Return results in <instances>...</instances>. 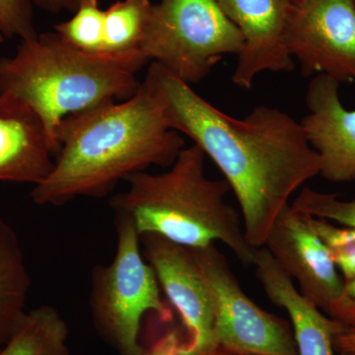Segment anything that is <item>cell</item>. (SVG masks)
I'll return each instance as SVG.
<instances>
[{
	"label": "cell",
	"mask_w": 355,
	"mask_h": 355,
	"mask_svg": "<svg viewBox=\"0 0 355 355\" xmlns=\"http://www.w3.org/2000/svg\"><path fill=\"white\" fill-rule=\"evenodd\" d=\"M286 44L303 76L355 81L354 0H305L292 6Z\"/></svg>",
	"instance_id": "cell-8"
},
{
	"label": "cell",
	"mask_w": 355,
	"mask_h": 355,
	"mask_svg": "<svg viewBox=\"0 0 355 355\" xmlns=\"http://www.w3.org/2000/svg\"><path fill=\"white\" fill-rule=\"evenodd\" d=\"M291 205L307 216L355 228V200L345 202L338 200L336 195L304 188Z\"/></svg>",
	"instance_id": "cell-20"
},
{
	"label": "cell",
	"mask_w": 355,
	"mask_h": 355,
	"mask_svg": "<svg viewBox=\"0 0 355 355\" xmlns=\"http://www.w3.org/2000/svg\"><path fill=\"white\" fill-rule=\"evenodd\" d=\"M33 0H0V43L37 36L33 21Z\"/></svg>",
	"instance_id": "cell-21"
},
{
	"label": "cell",
	"mask_w": 355,
	"mask_h": 355,
	"mask_svg": "<svg viewBox=\"0 0 355 355\" xmlns=\"http://www.w3.org/2000/svg\"><path fill=\"white\" fill-rule=\"evenodd\" d=\"M191 250L211 296L216 349L250 355H298L291 324L248 297L216 245Z\"/></svg>",
	"instance_id": "cell-7"
},
{
	"label": "cell",
	"mask_w": 355,
	"mask_h": 355,
	"mask_svg": "<svg viewBox=\"0 0 355 355\" xmlns=\"http://www.w3.org/2000/svg\"><path fill=\"white\" fill-rule=\"evenodd\" d=\"M242 46L241 32L216 0H160L151 9L140 51L191 85Z\"/></svg>",
	"instance_id": "cell-6"
},
{
	"label": "cell",
	"mask_w": 355,
	"mask_h": 355,
	"mask_svg": "<svg viewBox=\"0 0 355 355\" xmlns=\"http://www.w3.org/2000/svg\"><path fill=\"white\" fill-rule=\"evenodd\" d=\"M147 62L141 53H83L55 32L43 33L21 41L12 58L0 60V94L15 98L38 114L55 157L60 123L71 114L132 97L141 84L135 74Z\"/></svg>",
	"instance_id": "cell-4"
},
{
	"label": "cell",
	"mask_w": 355,
	"mask_h": 355,
	"mask_svg": "<svg viewBox=\"0 0 355 355\" xmlns=\"http://www.w3.org/2000/svg\"><path fill=\"white\" fill-rule=\"evenodd\" d=\"M340 83L326 74L311 79L305 96L309 114L300 125L319 155V175L331 183H349L355 180V110L343 106Z\"/></svg>",
	"instance_id": "cell-12"
},
{
	"label": "cell",
	"mask_w": 355,
	"mask_h": 355,
	"mask_svg": "<svg viewBox=\"0 0 355 355\" xmlns=\"http://www.w3.org/2000/svg\"><path fill=\"white\" fill-rule=\"evenodd\" d=\"M354 4H355V0H354Z\"/></svg>",
	"instance_id": "cell-28"
},
{
	"label": "cell",
	"mask_w": 355,
	"mask_h": 355,
	"mask_svg": "<svg viewBox=\"0 0 355 355\" xmlns=\"http://www.w3.org/2000/svg\"><path fill=\"white\" fill-rule=\"evenodd\" d=\"M84 0H33V3L51 13L69 11L74 13Z\"/></svg>",
	"instance_id": "cell-25"
},
{
	"label": "cell",
	"mask_w": 355,
	"mask_h": 355,
	"mask_svg": "<svg viewBox=\"0 0 355 355\" xmlns=\"http://www.w3.org/2000/svg\"><path fill=\"white\" fill-rule=\"evenodd\" d=\"M334 320L345 326L355 320V277L345 282L342 298Z\"/></svg>",
	"instance_id": "cell-23"
},
{
	"label": "cell",
	"mask_w": 355,
	"mask_h": 355,
	"mask_svg": "<svg viewBox=\"0 0 355 355\" xmlns=\"http://www.w3.org/2000/svg\"><path fill=\"white\" fill-rule=\"evenodd\" d=\"M153 6L151 0H119L109 6L105 10L103 53L125 55L141 53L140 44Z\"/></svg>",
	"instance_id": "cell-17"
},
{
	"label": "cell",
	"mask_w": 355,
	"mask_h": 355,
	"mask_svg": "<svg viewBox=\"0 0 355 355\" xmlns=\"http://www.w3.org/2000/svg\"><path fill=\"white\" fill-rule=\"evenodd\" d=\"M142 83L169 128L193 140L223 174L239 203L248 243L265 246L289 198L320 173L319 155L300 123L268 106L233 118L157 62H151Z\"/></svg>",
	"instance_id": "cell-1"
},
{
	"label": "cell",
	"mask_w": 355,
	"mask_h": 355,
	"mask_svg": "<svg viewBox=\"0 0 355 355\" xmlns=\"http://www.w3.org/2000/svg\"><path fill=\"white\" fill-rule=\"evenodd\" d=\"M142 254L182 318L187 340L200 354L216 349L211 296L193 252L161 236H140Z\"/></svg>",
	"instance_id": "cell-10"
},
{
	"label": "cell",
	"mask_w": 355,
	"mask_h": 355,
	"mask_svg": "<svg viewBox=\"0 0 355 355\" xmlns=\"http://www.w3.org/2000/svg\"><path fill=\"white\" fill-rule=\"evenodd\" d=\"M200 355H250V354H237V352H228V350L216 349L214 352H209V354H200Z\"/></svg>",
	"instance_id": "cell-26"
},
{
	"label": "cell",
	"mask_w": 355,
	"mask_h": 355,
	"mask_svg": "<svg viewBox=\"0 0 355 355\" xmlns=\"http://www.w3.org/2000/svg\"><path fill=\"white\" fill-rule=\"evenodd\" d=\"M253 266L270 302L286 310L291 318L297 354L338 355L334 338L343 324L301 294L266 247L257 249Z\"/></svg>",
	"instance_id": "cell-14"
},
{
	"label": "cell",
	"mask_w": 355,
	"mask_h": 355,
	"mask_svg": "<svg viewBox=\"0 0 355 355\" xmlns=\"http://www.w3.org/2000/svg\"><path fill=\"white\" fill-rule=\"evenodd\" d=\"M205 157L191 144L165 173L130 175L128 190L114 196L112 209L128 216L140 236H161L190 249L221 242L243 265L253 266L257 248L248 243L242 216L226 200L230 187L207 176Z\"/></svg>",
	"instance_id": "cell-3"
},
{
	"label": "cell",
	"mask_w": 355,
	"mask_h": 355,
	"mask_svg": "<svg viewBox=\"0 0 355 355\" xmlns=\"http://www.w3.org/2000/svg\"><path fill=\"white\" fill-rule=\"evenodd\" d=\"M31 277L12 227L0 216V347L12 336L28 311Z\"/></svg>",
	"instance_id": "cell-15"
},
{
	"label": "cell",
	"mask_w": 355,
	"mask_h": 355,
	"mask_svg": "<svg viewBox=\"0 0 355 355\" xmlns=\"http://www.w3.org/2000/svg\"><path fill=\"white\" fill-rule=\"evenodd\" d=\"M58 151L51 174L34 186L33 202L62 207L77 198H103L119 182L151 166L171 167L184 148L162 109L141 83L125 101L71 114L55 132Z\"/></svg>",
	"instance_id": "cell-2"
},
{
	"label": "cell",
	"mask_w": 355,
	"mask_h": 355,
	"mask_svg": "<svg viewBox=\"0 0 355 355\" xmlns=\"http://www.w3.org/2000/svg\"><path fill=\"white\" fill-rule=\"evenodd\" d=\"M144 355H200L177 328L170 329L146 349Z\"/></svg>",
	"instance_id": "cell-22"
},
{
	"label": "cell",
	"mask_w": 355,
	"mask_h": 355,
	"mask_svg": "<svg viewBox=\"0 0 355 355\" xmlns=\"http://www.w3.org/2000/svg\"><path fill=\"white\" fill-rule=\"evenodd\" d=\"M311 228L328 249L331 260L340 268L343 280L355 277V228L338 227L330 221L305 214Z\"/></svg>",
	"instance_id": "cell-19"
},
{
	"label": "cell",
	"mask_w": 355,
	"mask_h": 355,
	"mask_svg": "<svg viewBox=\"0 0 355 355\" xmlns=\"http://www.w3.org/2000/svg\"><path fill=\"white\" fill-rule=\"evenodd\" d=\"M334 347L338 355H355V320L336 333Z\"/></svg>",
	"instance_id": "cell-24"
},
{
	"label": "cell",
	"mask_w": 355,
	"mask_h": 355,
	"mask_svg": "<svg viewBox=\"0 0 355 355\" xmlns=\"http://www.w3.org/2000/svg\"><path fill=\"white\" fill-rule=\"evenodd\" d=\"M222 12L241 32L242 50L231 80L244 89L263 72H291L294 58L287 50L289 0H216Z\"/></svg>",
	"instance_id": "cell-11"
},
{
	"label": "cell",
	"mask_w": 355,
	"mask_h": 355,
	"mask_svg": "<svg viewBox=\"0 0 355 355\" xmlns=\"http://www.w3.org/2000/svg\"><path fill=\"white\" fill-rule=\"evenodd\" d=\"M116 214V249L113 261L91 273L90 307L100 335L119 355H144L139 343L147 313L172 321V311L161 298L153 266L142 254L140 235L128 216Z\"/></svg>",
	"instance_id": "cell-5"
},
{
	"label": "cell",
	"mask_w": 355,
	"mask_h": 355,
	"mask_svg": "<svg viewBox=\"0 0 355 355\" xmlns=\"http://www.w3.org/2000/svg\"><path fill=\"white\" fill-rule=\"evenodd\" d=\"M299 291L334 319L345 280L338 275L328 249L313 231L306 216L287 205L275 219L265 246Z\"/></svg>",
	"instance_id": "cell-9"
},
{
	"label": "cell",
	"mask_w": 355,
	"mask_h": 355,
	"mask_svg": "<svg viewBox=\"0 0 355 355\" xmlns=\"http://www.w3.org/2000/svg\"><path fill=\"white\" fill-rule=\"evenodd\" d=\"M53 156L38 114L15 98L0 94V181L36 186L51 174Z\"/></svg>",
	"instance_id": "cell-13"
},
{
	"label": "cell",
	"mask_w": 355,
	"mask_h": 355,
	"mask_svg": "<svg viewBox=\"0 0 355 355\" xmlns=\"http://www.w3.org/2000/svg\"><path fill=\"white\" fill-rule=\"evenodd\" d=\"M69 328L55 307L28 311L12 336L0 347V355H69Z\"/></svg>",
	"instance_id": "cell-16"
},
{
	"label": "cell",
	"mask_w": 355,
	"mask_h": 355,
	"mask_svg": "<svg viewBox=\"0 0 355 355\" xmlns=\"http://www.w3.org/2000/svg\"><path fill=\"white\" fill-rule=\"evenodd\" d=\"M291 2L292 6H298V4L302 3L305 0H289Z\"/></svg>",
	"instance_id": "cell-27"
},
{
	"label": "cell",
	"mask_w": 355,
	"mask_h": 355,
	"mask_svg": "<svg viewBox=\"0 0 355 355\" xmlns=\"http://www.w3.org/2000/svg\"><path fill=\"white\" fill-rule=\"evenodd\" d=\"M58 38L83 53H103L105 43V10L99 0H84L70 19L55 26Z\"/></svg>",
	"instance_id": "cell-18"
}]
</instances>
